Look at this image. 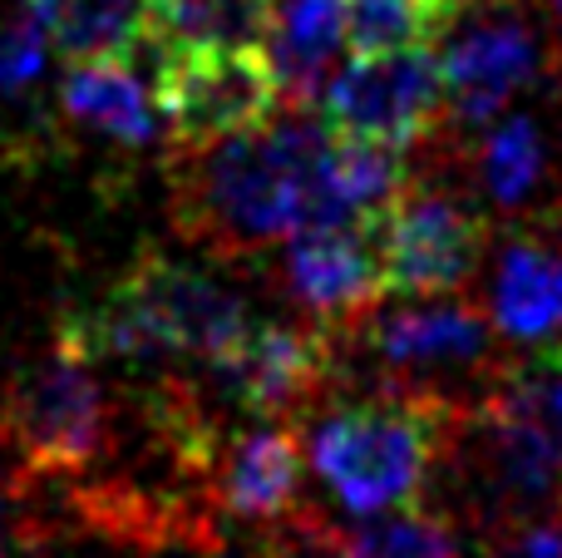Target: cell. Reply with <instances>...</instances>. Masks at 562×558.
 Returning a JSON list of instances; mask_svg holds the SVG:
<instances>
[{"label":"cell","mask_w":562,"mask_h":558,"mask_svg":"<svg viewBox=\"0 0 562 558\" xmlns=\"http://www.w3.org/2000/svg\"><path fill=\"white\" fill-rule=\"evenodd\" d=\"M336 134L321 114H277L267 129L173 158L178 227L217 257H257L316 223Z\"/></svg>","instance_id":"6da1fadb"},{"label":"cell","mask_w":562,"mask_h":558,"mask_svg":"<svg viewBox=\"0 0 562 558\" xmlns=\"http://www.w3.org/2000/svg\"><path fill=\"white\" fill-rule=\"evenodd\" d=\"M247 302L213 272L168 253H138L99 297L59 316L55 342L85 361H213L247 332Z\"/></svg>","instance_id":"7a4b0ae2"},{"label":"cell","mask_w":562,"mask_h":558,"mask_svg":"<svg viewBox=\"0 0 562 558\" xmlns=\"http://www.w3.org/2000/svg\"><path fill=\"white\" fill-rule=\"evenodd\" d=\"M459 415L449 395L400 386L330 411L311 431L306 460L350 514H395L419 500L435 460L454 445Z\"/></svg>","instance_id":"3957f363"},{"label":"cell","mask_w":562,"mask_h":558,"mask_svg":"<svg viewBox=\"0 0 562 558\" xmlns=\"http://www.w3.org/2000/svg\"><path fill=\"white\" fill-rule=\"evenodd\" d=\"M164 134L178 154L267 129L281 114V79L267 45L148 49Z\"/></svg>","instance_id":"277c9868"},{"label":"cell","mask_w":562,"mask_h":558,"mask_svg":"<svg viewBox=\"0 0 562 558\" xmlns=\"http://www.w3.org/2000/svg\"><path fill=\"white\" fill-rule=\"evenodd\" d=\"M0 440L30 475H75L109 445V395L94 381V361L69 346H49L25 361L0 401Z\"/></svg>","instance_id":"5b68a950"},{"label":"cell","mask_w":562,"mask_h":558,"mask_svg":"<svg viewBox=\"0 0 562 558\" xmlns=\"http://www.w3.org/2000/svg\"><path fill=\"white\" fill-rule=\"evenodd\" d=\"M321 124L336 138L360 144L415 148L445 119V69L429 45L390 49V55H356L350 65L330 69L316 94Z\"/></svg>","instance_id":"8992f818"},{"label":"cell","mask_w":562,"mask_h":558,"mask_svg":"<svg viewBox=\"0 0 562 558\" xmlns=\"http://www.w3.org/2000/svg\"><path fill=\"white\" fill-rule=\"evenodd\" d=\"M217 401L257 421L306 415L340 376V326L311 322H247L227 351L203 361Z\"/></svg>","instance_id":"52a82bcc"},{"label":"cell","mask_w":562,"mask_h":558,"mask_svg":"<svg viewBox=\"0 0 562 558\" xmlns=\"http://www.w3.org/2000/svg\"><path fill=\"white\" fill-rule=\"evenodd\" d=\"M488 247L484 217L445 188H400L380 213V263L390 297H454Z\"/></svg>","instance_id":"ba28073f"},{"label":"cell","mask_w":562,"mask_h":558,"mask_svg":"<svg viewBox=\"0 0 562 558\" xmlns=\"http://www.w3.org/2000/svg\"><path fill=\"white\" fill-rule=\"evenodd\" d=\"M445 69V119L459 129H488L514 94L543 75V40L528 20L498 10H474L464 30L439 55Z\"/></svg>","instance_id":"9c48e42d"},{"label":"cell","mask_w":562,"mask_h":558,"mask_svg":"<svg viewBox=\"0 0 562 558\" xmlns=\"http://www.w3.org/2000/svg\"><path fill=\"white\" fill-rule=\"evenodd\" d=\"M281 277L316 322L356 326L385 297L380 213L360 223H316L291 233L281 253Z\"/></svg>","instance_id":"30bf717a"},{"label":"cell","mask_w":562,"mask_h":558,"mask_svg":"<svg viewBox=\"0 0 562 558\" xmlns=\"http://www.w3.org/2000/svg\"><path fill=\"white\" fill-rule=\"evenodd\" d=\"M340 332L360 336V346L395 381H409V376H429V371H459V376L484 371L494 361L498 326L474 302H419L385 316L366 312L356 326H340Z\"/></svg>","instance_id":"8fae6325"},{"label":"cell","mask_w":562,"mask_h":558,"mask_svg":"<svg viewBox=\"0 0 562 558\" xmlns=\"http://www.w3.org/2000/svg\"><path fill=\"white\" fill-rule=\"evenodd\" d=\"M301 470H306L301 435L291 425H257L233 440H217L203 475L213 484V500L233 520L277 524L296 510Z\"/></svg>","instance_id":"7c38bea8"},{"label":"cell","mask_w":562,"mask_h":558,"mask_svg":"<svg viewBox=\"0 0 562 558\" xmlns=\"http://www.w3.org/2000/svg\"><path fill=\"white\" fill-rule=\"evenodd\" d=\"M59 104L79 129L124 148H144L158 138V99L144 85L128 55H89L69 59V75L59 85Z\"/></svg>","instance_id":"4fadbf2b"},{"label":"cell","mask_w":562,"mask_h":558,"mask_svg":"<svg viewBox=\"0 0 562 558\" xmlns=\"http://www.w3.org/2000/svg\"><path fill=\"white\" fill-rule=\"evenodd\" d=\"M488 316L498 336L518 346L562 342V247L514 243L504 247L488 292Z\"/></svg>","instance_id":"5bb4252c"},{"label":"cell","mask_w":562,"mask_h":558,"mask_svg":"<svg viewBox=\"0 0 562 558\" xmlns=\"http://www.w3.org/2000/svg\"><path fill=\"white\" fill-rule=\"evenodd\" d=\"M346 45V0H277L267 59L281 79V104L311 109L330 79V59Z\"/></svg>","instance_id":"9a60e30c"},{"label":"cell","mask_w":562,"mask_h":558,"mask_svg":"<svg viewBox=\"0 0 562 558\" xmlns=\"http://www.w3.org/2000/svg\"><path fill=\"white\" fill-rule=\"evenodd\" d=\"M277 0H144L138 49L267 45Z\"/></svg>","instance_id":"2e32d148"},{"label":"cell","mask_w":562,"mask_h":558,"mask_svg":"<svg viewBox=\"0 0 562 558\" xmlns=\"http://www.w3.org/2000/svg\"><path fill=\"white\" fill-rule=\"evenodd\" d=\"M30 10L65 59L134 55L144 35V0H30Z\"/></svg>","instance_id":"e0dca14e"},{"label":"cell","mask_w":562,"mask_h":558,"mask_svg":"<svg viewBox=\"0 0 562 558\" xmlns=\"http://www.w3.org/2000/svg\"><path fill=\"white\" fill-rule=\"evenodd\" d=\"M479 183L498 208H524L548 178V138L528 114L494 119L479 138Z\"/></svg>","instance_id":"ac0fdd59"},{"label":"cell","mask_w":562,"mask_h":558,"mask_svg":"<svg viewBox=\"0 0 562 558\" xmlns=\"http://www.w3.org/2000/svg\"><path fill=\"white\" fill-rule=\"evenodd\" d=\"M449 15H454L449 0H346V45L356 55L435 45Z\"/></svg>","instance_id":"d6986e66"},{"label":"cell","mask_w":562,"mask_h":558,"mask_svg":"<svg viewBox=\"0 0 562 558\" xmlns=\"http://www.w3.org/2000/svg\"><path fill=\"white\" fill-rule=\"evenodd\" d=\"M488 395H494L504 411H514L524 425H533L548 440V450L562 460V342L538 346L533 361L504 371Z\"/></svg>","instance_id":"ffe728a7"},{"label":"cell","mask_w":562,"mask_h":558,"mask_svg":"<svg viewBox=\"0 0 562 558\" xmlns=\"http://www.w3.org/2000/svg\"><path fill=\"white\" fill-rule=\"evenodd\" d=\"M340 558H459L454 534L435 514L395 510L390 520L340 534Z\"/></svg>","instance_id":"44dd1931"},{"label":"cell","mask_w":562,"mask_h":558,"mask_svg":"<svg viewBox=\"0 0 562 558\" xmlns=\"http://www.w3.org/2000/svg\"><path fill=\"white\" fill-rule=\"evenodd\" d=\"M49 35L30 0H20L10 15H0V94H25L45 69Z\"/></svg>","instance_id":"7402d4cb"},{"label":"cell","mask_w":562,"mask_h":558,"mask_svg":"<svg viewBox=\"0 0 562 558\" xmlns=\"http://www.w3.org/2000/svg\"><path fill=\"white\" fill-rule=\"evenodd\" d=\"M504 558H562V524H528Z\"/></svg>","instance_id":"603a6c76"},{"label":"cell","mask_w":562,"mask_h":558,"mask_svg":"<svg viewBox=\"0 0 562 558\" xmlns=\"http://www.w3.org/2000/svg\"><path fill=\"white\" fill-rule=\"evenodd\" d=\"M449 5H454V15H459V10H469V15H474V10H498V5H508V0H449Z\"/></svg>","instance_id":"cb8c5ba5"},{"label":"cell","mask_w":562,"mask_h":558,"mask_svg":"<svg viewBox=\"0 0 562 558\" xmlns=\"http://www.w3.org/2000/svg\"><path fill=\"white\" fill-rule=\"evenodd\" d=\"M548 5H553V10H558V15H562V0H548Z\"/></svg>","instance_id":"d4e9b609"}]
</instances>
